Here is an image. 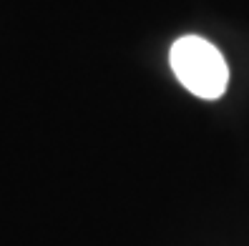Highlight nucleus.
<instances>
[{"mask_svg": "<svg viewBox=\"0 0 249 246\" xmlns=\"http://www.w3.org/2000/svg\"><path fill=\"white\" fill-rule=\"evenodd\" d=\"M169 63L177 81L204 100L222 98L229 85V66L222 50L201 35H184L171 46Z\"/></svg>", "mask_w": 249, "mask_h": 246, "instance_id": "nucleus-1", "label": "nucleus"}]
</instances>
